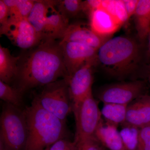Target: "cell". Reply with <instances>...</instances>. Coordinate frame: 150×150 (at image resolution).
<instances>
[{
    "instance_id": "cb8c5ba5",
    "label": "cell",
    "mask_w": 150,
    "mask_h": 150,
    "mask_svg": "<svg viewBox=\"0 0 150 150\" xmlns=\"http://www.w3.org/2000/svg\"><path fill=\"white\" fill-rule=\"evenodd\" d=\"M102 8L117 19L122 25L128 21L123 0H102Z\"/></svg>"
},
{
    "instance_id": "8992f818",
    "label": "cell",
    "mask_w": 150,
    "mask_h": 150,
    "mask_svg": "<svg viewBox=\"0 0 150 150\" xmlns=\"http://www.w3.org/2000/svg\"><path fill=\"white\" fill-rule=\"evenodd\" d=\"M74 115L76 131L75 144L93 137L102 119L101 110L94 98L92 92L82 100L72 105Z\"/></svg>"
},
{
    "instance_id": "e0dca14e",
    "label": "cell",
    "mask_w": 150,
    "mask_h": 150,
    "mask_svg": "<svg viewBox=\"0 0 150 150\" xmlns=\"http://www.w3.org/2000/svg\"><path fill=\"white\" fill-rule=\"evenodd\" d=\"M21 57L13 56L8 48L0 45V81L10 85L15 80Z\"/></svg>"
},
{
    "instance_id": "3957f363",
    "label": "cell",
    "mask_w": 150,
    "mask_h": 150,
    "mask_svg": "<svg viewBox=\"0 0 150 150\" xmlns=\"http://www.w3.org/2000/svg\"><path fill=\"white\" fill-rule=\"evenodd\" d=\"M142 58L140 43L128 35L110 38L98 50L97 62L109 75L118 77L125 76L136 71Z\"/></svg>"
},
{
    "instance_id": "83f0119b",
    "label": "cell",
    "mask_w": 150,
    "mask_h": 150,
    "mask_svg": "<svg viewBox=\"0 0 150 150\" xmlns=\"http://www.w3.org/2000/svg\"><path fill=\"white\" fill-rule=\"evenodd\" d=\"M49 150H76V148L74 142H71L69 139H63L51 145Z\"/></svg>"
},
{
    "instance_id": "277c9868",
    "label": "cell",
    "mask_w": 150,
    "mask_h": 150,
    "mask_svg": "<svg viewBox=\"0 0 150 150\" xmlns=\"http://www.w3.org/2000/svg\"><path fill=\"white\" fill-rule=\"evenodd\" d=\"M0 141L9 150H25L28 126L24 109L4 103L0 117Z\"/></svg>"
},
{
    "instance_id": "7a4b0ae2",
    "label": "cell",
    "mask_w": 150,
    "mask_h": 150,
    "mask_svg": "<svg viewBox=\"0 0 150 150\" xmlns=\"http://www.w3.org/2000/svg\"><path fill=\"white\" fill-rule=\"evenodd\" d=\"M24 111L28 126L25 150H44L59 140L69 139L66 122L43 109L35 98Z\"/></svg>"
},
{
    "instance_id": "7402d4cb",
    "label": "cell",
    "mask_w": 150,
    "mask_h": 150,
    "mask_svg": "<svg viewBox=\"0 0 150 150\" xmlns=\"http://www.w3.org/2000/svg\"><path fill=\"white\" fill-rule=\"evenodd\" d=\"M82 2L81 0H59L56 9L64 18L69 22L71 19L83 13Z\"/></svg>"
},
{
    "instance_id": "603a6c76",
    "label": "cell",
    "mask_w": 150,
    "mask_h": 150,
    "mask_svg": "<svg viewBox=\"0 0 150 150\" xmlns=\"http://www.w3.org/2000/svg\"><path fill=\"white\" fill-rule=\"evenodd\" d=\"M140 129L127 125H123L120 131L125 150H138Z\"/></svg>"
},
{
    "instance_id": "30bf717a",
    "label": "cell",
    "mask_w": 150,
    "mask_h": 150,
    "mask_svg": "<svg viewBox=\"0 0 150 150\" xmlns=\"http://www.w3.org/2000/svg\"><path fill=\"white\" fill-rule=\"evenodd\" d=\"M93 64L82 67L68 78V85L72 105L82 100L92 92Z\"/></svg>"
},
{
    "instance_id": "d4e9b609",
    "label": "cell",
    "mask_w": 150,
    "mask_h": 150,
    "mask_svg": "<svg viewBox=\"0 0 150 150\" xmlns=\"http://www.w3.org/2000/svg\"><path fill=\"white\" fill-rule=\"evenodd\" d=\"M75 144L76 150H105L103 145L94 136L82 140L76 144L75 143Z\"/></svg>"
},
{
    "instance_id": "ba28073f",
    "label": "cell",
    "mask_w": 150,
    "mask_h": 150,
    "mask_svg": "<svg viewBox=\"0 0 150 150\" xmlns=\"http://www.w3.org/2000/svg\"><path fill=\"white\" fill-rule=\"evenodd\" d=\"M61 43L68 77L85 65L97 63L98 49L76 42Z\"/></svg>"
},
{
    "instance_id": "2e32d148",
    "label": "cell",
    "mask_w": 150,
    "mask_h": 150,
    "mask_svg": "<svg viewBox=\"0 0 150 150\" xmlns=\"http://www.w3.org/2000/svg\"><path fill=\"white\" fill-rule=\"evenodd\" d=\"M69 25V22L59 13L56 8L46 18L42 33V41L62 40Z\"/></svg>"
},
{
    "instance_id": "d6986e66",
    "label": "cell",
    "mask_w": 150,
    "mask_h": 150,
    "mask_svg": "<svg viewBox=\"0 0 150 150\" xmlns=\"http://www.w3.org/2000/svg\"><path fill=\"white\" fill-rule=\"evenodd\" d=\"M127 105L116 103H103L101 115L106 123L118 126L123 125L126 120Z\"/></svg>"
},
{
    "instance_id": "4316f807",
    "label": "cell",
    "mask_w": 150,
    "mask_h": 150,
    "mask_svg": "<svg viewBox=\"0 0 150 150\" xmlns=\"http://www.w3.org/2000/svg\"><path fill=\"white\" fill-rule=\"evenodd\" d=\"M102 0H86L82 2L83 13L89 17L95 11L102 8Z\"/></svg>"
},
{
    "instance_id": "f1b7e54d",
    "label": "cell",
    "mask_w": 150,
    "mask_h": 150,
    "mask_svg": "<svg viewBox=\"0 0 150 150\" xmlns=\"http://www.w3.org/2000/svg\"><path fill=\"white\" fill-rule=\"evenodd\" d=\"M9 18L8 8L5 4L4 0H0V28L5 26L8 22Z\"/></svg>"
},
{
    "instance_id": "4dcf8cb0",
    "label": "cell",
    "mask_w": 150,
    "mask_h": 150,
    "mask_svg": "<svg viewBox=\"0 0 150 150\" xmlns=\"http://www.w3.org/2000/svg\"><path fill=\"white\" fill-rule=\"evenodd\" d=\"M148 40H149V46L150 48V33L149 34V36H148Z\"/></svg>"
},
{
    "instance_id": "9c48e42d",
    "label": "cell",
    "mask_w": 150,
    "mask_h": 150,
    "mask_svg": "<svg viewBox=\"0 0 150 150\" xmlns=\"http://www.w3.org/2000/svg\"><path fill=\"white\" fill-rule=\"evenodd\" d=\"M144 88V84L141 81L113 84L100 90L98 97L103 103L128 105L142 96Z\"/></svg>"
},
{
    "instance_id": "44dd1931",
    "label": "cell",
    "mask_w": 150,
    "mask_h": 150,
    "mask_svg": "<svg viewBox=\"0 0 150 150\" xmlns=\"http://www.w3.org/2000/svg\"><path fill=\"white\" fill-rule=\"evenodd\" d=\"M23 94L15 87L0 81V98L6 103L24 109Z\"/></svg>"
},
{
    "instance_id": "f546056e",
    "label": "cell",
    "mask_w": 150,
    "mask_h": 150,
    "mask_svg": "<svg viewBox=\"0 0 150 150\" xmlns=\"http://www.w3.org/2000/svg\"><path fill=\"white\" fill-rule=\"evenodd\" d=\"M139 0H123L128 16V21L134 16Z\"/></svg>"
},
{
    "instance_id": "4fadbf2b",
    "label": "cell",
    "mask_w": 150,
    "mask_h": 150,
    "mask_svg": "<svg viewBox=\"0 0 150 150\" xmlns=\"http://www.w3.org/2000/svg\"><path fill=\"white\" fill-rule=\"evenodd\" d=\"M89 27L98 35L107 38L116 32L122 24L117 19L101 8L88 17Z\"/></svg>"
},
{
    "instance_id": "7c38bea8",
    "label": "cell",
    "mask_w": 150,
    "mask_h": 150,
    "mask_svg": "<svg viewBox=\"0 0 150 150\" xmlns=\"http://www.w3.org/2000/svg\"><path fill=\"white\" fill-rule=\"evenodd\" d=\"M123 125L139 129L150 125V96H141L128 105Z\"/></svg>"
},
{
    "instance_id": "6da1fadb",
    "label": "cell",
    "mask_w": 150,
    "mask_h": 150,
    "mask_svg": "<svg viewBox=\"0 0 150 150\" xmlns=\"http://www.w3.org/2000/svg\"><path fill=\"white\" fill-rule=\"evenodd\" d=\"M18 63L15 87L21 93L68 77L61 40L42 41Z\"/></svg>"
},
{
    "instance_id": "52a82bcc",
    "label": "cell",
    "mask_w": 150,
    "mask_h": 150,
    "mask_svg": "<svg viewBox=\"0 0 150 150\" xmlns=\"http://www.w3.org/2000/svg\"><path fill=\"white\" fill-rule=\"evenodd\" d=\"M0 34L6 35L14 46L23 49L33 48L42 42L27 18L11 17L5 26L0 28Z\"/></svg>"
},
{
    "instance_id": "484cf974",
    "label": "cell",
    "mask_w": 150,
    "mask_h": 150,
    "mask_svg": "<svg viewBox=\"0 0 150 150\" xmlns=\"http://www.w3.org/2000/svg\"><path fill=\"white\" fill-rule=\"evenodd\" d=\"M138 150H150V125L140 129Z\"/></svg>"
},
{
    "instance_id": "1f68e13d",
    "label": "cell",
    "mask_w": 150,
    "mask_h": 150,
    "mask_svg": "<svg viewBox=\"0 0 150 150\" xmlns=\"http://www.w3.org/2000/svg\"><path fill=\"white\" fill-rule=\"evenodd\" d=\"M49 147L46 148V149H45L44 150H49Z\"/></svg>"
},
{
    "instance_id": "8fae6325",
    "label": "cell",
    "mask_w": 150,
    "mask_h": 150,
    "mask_svg": "<svg viewBox=\"0 0 150 150\" xmlns=\"http://www.w3.org/2000/svg\"><path fill=\"white\" fill-rule=\"evenodd\" d=\"M107 40L98 35L90 27H86L80 23H74L69 25L61 40L81 43L98 50Z\"/></svg>"
},
{
    "instance_id": "ac0fdd59",
    "label": "cell",
    "mask_w": 150,
    "mask_h": 150,
    "mask_svg": "<svg viewBox=\"0 0 150 150\" xmlns=\"http://www.w3.org/2000/svg\"><path fill=\"white\" fill-rule=\"evenodd\" d=\"M133 16L137 35L143 41L150 33V0H139Z\"/></svg>"
},
{
    "instance_id": "ffe728a7",
    "label": "cell",
    "mask_w": 150,
    "mask_h": 150,
    "mask_svg": "<svg viewBox=\"0 0 150 150\" xmlns=\"http://www.w3.org/2000/svg\"><path fill=\"white\" fill-rule=\"evenodd\" d=\"M8 8L10 17L28 18L35 0H4Z\"/></svg>"
},
{
    "instance_id": "9a60e30c",
    "label": "cell",
    "mask_w": 150,
    "mask_h": 150,
    "mask_svg": "<svg viewBox=\"0 0 150 150\" xmlns=\"http://www.w3.org/2000/svg\"><path fill=\"white\" fill-rule=\"evenodd\" d=\"M58 1L55 0H35L33 8L28 18L41 40L46 18L50 12L56 7Z\"/></svg>"
},
{
    "instance_id": "5bb4252c",
    "label": "cell",
    "mask_w": 150,
    "mask_h": 150,
    "mask_svg": "<svg viewBox=\"0 0 150 150\" xmlns=\"http://www.w3.org/2000/svg\"><path fill=\"white\" fill-rule=\"evenodd\" d=\"M95 137L105 148L110 150H125L117 126L101 120L94 134Z\"/></svg>"
},
{
    "instance_id": "5b68a950",
    "label": "cell",
    "mask_w": 150,
    "mask_h": 150,
    "mask_svg": "<svg viewBox=\"0 0 150 150\" xmlns=\"http://www.w3.org/2000/svg\"><path fill=\"white\" fill-rule=\"evenodd\" d=\"M43 87L34 98L43 109L66 122L67 116L72 112L68 78H62Z\"/></svg>"
}]
</instances>
